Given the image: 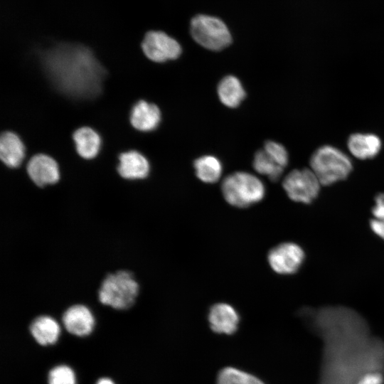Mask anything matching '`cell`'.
I'll list each match as a JSON object with an SVG mask.
<instances>
[{"label": "cell", "mask_w": 384, "mask_h": 384, "mask_svg": "<svg viewBox=\"0 0 384 384\" xmlns=\"http://www.w3.org/2000/svg\"><path fill=\"white\" fill-rule=\"evenodd\" d=\"M42 63L53 85L68 95L90 98L101 90L105 70L83 46L57 45L46 51Z\"/></svg>", "instance_id": "obj_1"}, {"label": "cell", "mask_w": 384, "mask_h": 384, "mask_svg": "<svg viewBox=\"0 0 384 384\" xmlns=\"http://www.w3.org/2000/svg\"><path fill=\"white\" fill-rule=\"evenodd\" d=\"M139 293L140 285L134 273L125 269L107 273L97 292L100 304L116 310L131 308Z\"/></svg>", "instance_id": "obj_2"}, {"label": "cell", "mask_w": 384, "mask_h": 384, "mask_svg": "<svg viewBox=\"0 0 384 384\" xmlns=\"http://www.w3.org/2000/svg\"><path fill=\"white\" fill-rule=\"evenodd\" d=\"M309 163L311 169L323 186L346 179L353 169L349 156L331 145L318 148L312 154Z\"/></svg>", "instance_id": "obj_3"}, {"label": "cell", "mask_w": 384, "mask_h": 384, "mask_svg": "<svg viewBox=\"0 0 384 384\" xmlns=\"http://www.w3.org/2000/svg\"><path fill=\"white\" fill-rule=\"evenodd\" d=\"M223 196L230 205L247 208L261 201L265 195V187L256 176L238 171L226 176L221 186Z\"/></svg>", "instance_id": "obj_4"}, {"label": "cell", "mask_w": 384, "mask_h": 384, "mask_svg": "<svg viewBox=\"0 0 384 384\" xmlns=\"http://www.w3.org/2000/svg\"><path fill=\"white\" fill-rule=\"evenodd\" d=\"M192 38L205 48L220 50L232 42L231 34L223 21L208 15L194 16L190 25Z\"/></svg>", "instance_id": "obj_5"}, {"label": "cell", "mask_w": 384, "mask_h": 384, "mask_svg": "<svg viewBox=\"0 0 384 384\" xmlns=\"http://www.w3.org/2000/svg\"><path fill=\"white\" fill-rule=\"evenodd\" d=\"M321 183L311 169H294L284 178L282 186L293 201L309 204L318 196Z\"/></svg>", "instance_id": "obj_6"}, {"label": "cell", "mask_w": 384, "mask_h": 384, "mask_svg": "<svg viewBox=\"0 0 384 384\" xmlns=\"http://www.w3.org/2000/svg\"><path fill=\"white\" fill-rule=\"evenodd\" d=\"M305 253L301 246L292 242H282L272 247L267 255L268 263L277 274L296 273L302 267Z\"/></svg>", "instance_id": "obj_7"}, {"label": "cell", "mask_w": 384, "mask_h": 384, "mask_svg": "<svg viewBox=\"0 0 384 384\" xmlns=\"http://www.w3.org/2000/svg\"><path fill=\"white\" fill-rule=\"evenodd\" d=\"M142 48L145 55L156 63L176 59L181 53L180 44L174 38L159 31L147 32L142 43Z\"/></svg>", "instance_id": "obj_8"}, {"label": "cell", "mask_w": 384, "mask_h": 384, "mask_svg": "<svg viewBox=\"0 0 384 384\" xmlns=\"http://www.w3.org/2000/svg\"><path fill=\"white\" fill-rule=\"evenodd\" d=\"M31 181L38 188L57 183L60 171L57 162L50 156L38 154L32 156L26 166Z\"/></svg>", "instance_id": "obj_9"}, {"label": "cell", "mask_w": 384, "mask_h": 384, "mask_svg": "<svg viewBox=\"0 0 384 384\" xmlns=\"http://www.w3.org/2000/svg\"><path fill=\"white\" fill-rule=\"evenodd\" d=\"M62 322L70 334L77 336H85L92 332L95 326V318L87 306L75 304L63 312Z\"/></svg>", "instance_id": "obj_10"}, {"label": "cell", "mask_w": 384, "mask_h": 384, "mask_svg": "<svg viewBox=\"0 0 384 384\" xmlns=\"http://www.w3.org/2000/svg\"><path fill=\"white\" fill-rule=\"evenodd\" d=\"M208 319L212 331L226 335L235 333L240 323V316L236 309L230 304L222 302L210 307Z\"/></svg>", "instance_id": "obj_11"}, {"label": "cell", "mask_w": 384, "mask_h": 384, "mask_svg": "<svg viewBox=\"0 0 384 384\" xmlns=\"http://www.w3.org/2000/svg\"><path fill=\"white\" fill-rule=\"evenodd\" d=\"M119 176L127 180H141L148 176L150 166L148 160L137 151L122 153L117 168Z\"/></svg>", "instance_id": "obj_12"}, {"label": "cell", "mask_w": 384, "mask_h": 384, "mask_svg": "<svg viewBox=\"0 0 384 384\" xmlns=\"http://www.w3.org/2000/svg\"><path fill=\"white\" fill-rule=\"evenodd\" d=\"M161 120L159 107L152 103L139 100L132 109L130 122L132 125L142 132L156 129Z\"/></svg>", "instance_id": "obj_13"}, {"label": "cell", "mask_w": 384, "mask_h": 384, "mask_svg": "<svg viewBox=\"0 0 384 384\" xmlns=\"http://www.w3.org/2000/svg\"><path fill=\"white\" fill-rule=\"evenodd\" d=\"M347 146L353 156L364 160L376 156L381 149L382 142L375 134L355 133L348 137Z\"/></svg>", "instance_id": "obj_14"}, {"label": "cell", "mask_w": 384, "mask_h": 384, "mask_svg": "<svg viewBox=\"0 0 384 384\" xmlns=\"http://www.w3.org/2000/svg\"><path fill=\"white\" fill-rule=\"evenodd\" d=\"M24 146L19 137L11 132H3L0 137V158L9 168H17L24 158Z\"/></svg>", "instance_id": "obj_15"}, {"label": "cell", "mask_w": 384, "mask_h": 384, "mask_svg": "<svg viewBox=\"0 0 384 384\" xmlns=\"http://www.w3.org/2000/svg\"><path fill=\"white\" fill-rule=\"evenodd\" d=\"M29 329L36 342L42 346L55 343L60 332L58 323L48 315H41L35 318L30 324Z\"/></svg>", "instance_id": "obj_16"}, {"label": "cell", "mask_w": 384, "mask_h": 384, "mask_svg": "<svg viewBox=\"0 0 384 384\" xmlns=\"http://www.w3.org/2000/svg\"><path fill=\"white\" fill-rule=\"evenodd\" d=\"M218 95L220 102L231 108L238 107L245 97V91L238 78L224 77L218 85Z\"/></svg>", "instance_id": "obj_17"}, {"label": "cell", "mask_w": 384, "mask_h": 384, "mask_svg": "<svg viewBox=\"0 0 384 384\" xmlns=\"http://www.w3.org/2000/svg\"><path fill=\"white\" fill-rule=\"evenodd\" d=\"M73 137L77 152L81 157L91 159L97 156L101 139L95 130L87 127H81L74 132Z\"/></svg>", "instance_id": "obj_18"}, {"label": "cell", "mask_w": 384, "mask_h": 384, "mask_svg": "<svg viewBox=\"0 0 384 384\" xmlns=\"http://www.w3.org/2000/svg\"><path fill=\"white\" fill-rule=\"evenodd\" d=\"M196 176L203 182H217L222 174L223 166L220 160L213 156L206 155L198 158L193 163Z\"/></svg>", "instance_id": "obj_19"}, {"label": "cell", "mask_w": 384, "mask_h": 384, "mask_svg": "<svg viewBox=\"0 0 384 384\" xmlns=\"http://www.w3.org/2000/svg\"><path fill=\"white\" fill-rule=\"evenodd\" d=\"M254 169L272 181L278 180L286 167L264 149L257 151L252 161Z\"/></svg>", "instance_id": "obj_20"}, {"label": "cell", "mask_w": 384, "mask_h": 384, "mask_svg": "<svg viewBox=\"0 0 384 384\" xmlns=\"http://www.w3.org/2000/svg\"><path fill=\"white\" fill-rule=\"evenodd\" d=\"M216 384H265L253 375L239 369L226 367L218 373Z\"/></svg>", "instance_id": "obj_21"}, {"label": "cell", "mask_w": 384, "mask_h": 384, "mask_svg": "<svg viewBox=\"0 0 384 384\" xmlns=\"http://www.w3.org/2000/svg\"><path fill=\"white\" fill-rule=\"evenodd\" d=\"M48 381V384H75V376L70 367L60 365L50 370Z\"/></svg>", "instance_id": "obj_22"}, {"label": "cell", "mask_w": 384, "mask_h": 384, "mask_svg": "<svg viewBox=\"0 0 384 384\" xmlns=\"http://www.w3.org/2000/svg\"><path fill=\"white\" fill-rule=\"evenodd\" d=\"M263 149L284 167L287 166L289 156L287 149L283 145L273 141H267L265 143Z\"/></svg>", "instance_id": "obj_23"}, {"label": "cell", "mask_w": 384, "mask_h": 384, "mask_svg": "<svg viewBox=\"0 0 384 384\" xmlns=\"http://www.w3.org/2000/svg\"><path fill=\"white\" fill-rule=\"evenodd\" d=\"M384 375L380 371H370L363 375L356 384H383Z\"/></svg>", "instance_id": "obj_24"}, {"label": "cell", "mask_w": 384, "mask_h": 384, "mask_svg": "<svg viewBox=\"0 0 384 384\" xmlns=\"http://www.w3.org/2000/svg\"><path fill=\"white\" fill-rule=\"evenodd\" d=\"M372 213L373 218L384 222V193H380L375 196Z\"/></svg>", "instance_id": "obj_25"}, {"label": "cell", "mask_w": 384, "mask_h": 384, "mask_svg": "<svg viewBox=\"0 0 384 384\" xmlns=\"http://www.w3.org/2000/svg\"><path fill=\"white\" fill-rule=\"evenodd\" d=\"M370 228L376 235L384 240V222L372 218L370 220Z\"/></svg>", "instance_id": "obj_26"}, {"label": "cell", "mask_w": 384, "mask_h": 384, "mask_svg": "<svg viewBox=\"0 0 384 384\" xmlns=\"http://www.w3.org/2000/svg\"><path fill=\"white\" fill-rule=\"evenodd\" d=\"M96 384H114V383L108 378H102L97 381Z\"/></svg>", "instance_id": "obj_27"}]
</instances>
